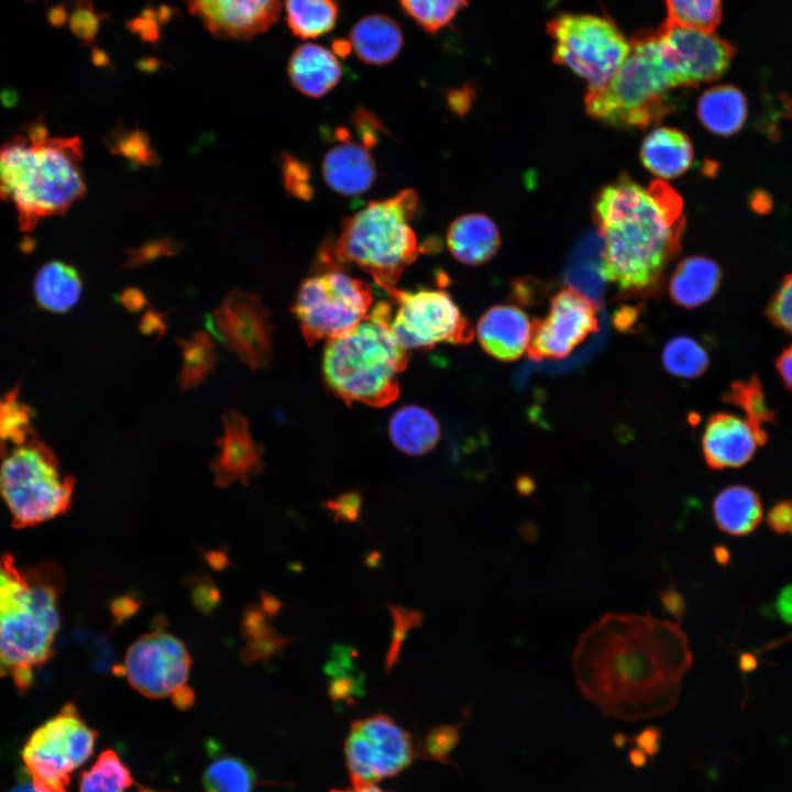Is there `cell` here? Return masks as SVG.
<instances>
[{
	"label": "cell",
	"instance_id": "1",
	"mask_svg": "<svg viewBox=\"0 0 792 792\" xmlns=\"http://www.w3.org/2000/svg\"><path fill=\"white\" fill-rule=\"evenodd\" d=\"M572 660L584 697L604 715L638 721L675 706L693 656L678 624L612 613L580 636Z\"/></svg>",
	"mask_w": 792,
	"mask_h": 792
},
{
	"label": "cell",
	"instance_id": "2",
	"mask_svg": "<svg viewBox=\"0 0 792 792\" xmlns=\"http://www.w3.org/2000/svg\"><path fill=\"white\" fill-rule=\"evenodd\" d=\"M602 240V271L624 296L660 288L685 227L683 201L663 180L641 186L628 175L603 187L593 204Z\"/></svg>",
	"mask_w": 792,
	"mask_h": 792
},
{
	"label": "cell",
	"instance_id": "3",
	"mask_svg": "<svg viewBox=\"0 0 792 792\" xmlns=\"http://www.w3.org/2000/svg\"><path fill=\"white\" fill-rule=\"evenodd\" d=\"M64 573L56 563L20 566L0 556V678L26 692L54 654Z\"/></svg>",
	"mask_w": 792,
	"mask_h": 792
},
{
	"label": "cell",
	"instance_id": "4",
	"mask_svg": "<svg viewBox=\"0 0 792 792\" xmlns=\"http://www.w3.org/2000/svg\"><path fill=\"white\" fill-rule=\"evenodd\" d=\"M77 136H50L42 122L28 124L0 147V199L18 212L19 228L65 213L87 191Z\"/></svg>",
	"mask_w": 792,
	"mask_h": 792
},
{
	"label": "cell",
	"instance_id": "5",
	"mask_svg": "<svg viewBox=\"0 0 792 792\" xmlns=\"http://www.w3.org/2000/svg\"><path fill=\"white\" fill-rule=\"evenodd\" d=\"M391 316L392 306L380 301L356 327L327 341L323 378L346 404L383 407L398 397L408 354L391 329Z\"/></svg>",
	"mask_w": 792,
	"mask_h": 792
},
{
	"label": "cell",
	"instance_id": "6",
	"mask_svg": "<svg viewBox=\"0 0 792 792\" xmlns=\"http://www.w3.org/2000/svg\"><path fill=\"white\" fill-rule=\"evenodd\" d=\"M417 206L414 189L371 201L343 221L331 252L334 260L356 265L386 292L395 288L418 255V241L409 224Z\"/></svg>",
	"mask_w": 792,
	"mask_h": 792
},
{
	"label": "cell",
	"instance_id": "7",
	"mask_svg": "<svg viewBox=\"0 0 792 792\" xmlns=\"http://www.w3.org/2000/svg\"><path fill=\"white\" fill-rule=\"evenodd\" d=\"M630 52L603 87L588 89V116L615 128H647L678 108L676 82L663 67L652 32L636 35Z\"/></svg>",
	"mask_w": 792,
	"mask_h": 792
},
{
	"label": "cell",
	"instance_id": "8",
	"mask_svg": "<svg viewBox=\"0 0 792 792\" xmlns=\"http://www.w3.org/2000/svg\"><path fill=\"white\" fill-rule=\"evenodd\" d=\"M75 479L63 476L54 451L36 436L11 448L0 464V495L15 528L33 527L66 513Z\"/></svg>",
	"mask_w": 792,
	"mask_h": 792
},
{
	"label": "cell",
	"instance_id": "9",
	"mask_svg": "<svg viewBox=\"0 0 792 792\" xmlns=\"http://www.w3.org/2000/svg\"><path fill=\"white\" fill-rule=\"evenodd\" d=\"M322 267L299 286L292 305L302 337L308 344L346 333L363 321L372 307L371 286L343 272L329 256L321 254Z\"/></svg>",
	"mask_w": 792,
	"mask_h": 792
},
{
	"label": "cell",
	"instance_id": "10",
	"mask_svg": "<svg viewBox=\"0 0 792 792\" xmlns=\"http://www.w3.org/2000/svg\"><path fill=\"white\" fill-rule=\"evenodd\" d=\"M553 40V62L566 66L588 82L606 85L627 58L631 43L608 18L561 13L547 24Z\"/></svg>",
	"mask_w": 792,
	"mask_h": 792
},
{
	"label": "cell",
	"instance_id": "11",
	"mask_svg": "<svg viewBox=\"0 0 792 792\" xmlns=\"http://www.w3.org/2000/svg\"><path fill=\"white\" fill-rule=\"evenodd\" d=\"M97 732L68 703L37 727L22 749L26 772L38 792H67L69 776L92 755Z\"/></svg>",
	"mask_w": 792,
	"mask_h": 792
},
{
	"label": "cell",
	"instance_id": "12",
	"mask_svg": "<svg viewBox=\"0 0 792 792\" xmlns=\"http://www.w3.org/2000/svg\"><path fill=\"white\" fill-rule=\"evenodd\" d=\"M396 311L391 329L405 349H429L438 343L465 344L473 329L451 296L440 289L387 292Z\"/></svg>",
	"mask_w": 792,
	"mask_h": 792
},
{
	"label": "cell",
	"instance_id": "13",
	"mask_svg": "<svg viewBox=\"0 0 792 792\" xmlns=\"http://www.w3.org/2000/svg\"><path fill=\"white\" fill-rule=\"evenodd\" d=\"M191 666L190 654L182 640L169 632L156 630L141 636L128 649L123 673L142 695L151 698L170 696L186 708L193 693L186 683Z\"/></svg>",
	"mask_w": 792,
	"mask_h": 792
},
{
	"label": "cell",
	"instance_id": "14",
	"mask_svg": "<svg viewBox=\"0 0 792 792\" xmlns=\"http://www.w3.org/2000/svg\"><path fill=\"white\" fill-rule=\"evenodd\" d=\"M352 785H367L394 777L414 758L410 735L386 715L355 721L344 743Z\"/></svg>",
	"mask_w": 792,
	"mask_h": 792
},
{
	"label": "cell",
	"instance_id": "15",
	"mask_svg": "<svg viewBox=\"0 0 792 792\" xmlns=\"http://www.w3.org/2000/svg\"><path fill=\"white\" fill-rule=\"evenodd\" d=\"M659 58L679 88H691L721 78L735 47L715 32L664 21L651 31Z\"/></svg>",
	"mask_w": 792,
	"mask_h": 792
},
{
	"label": "cell",
	"instance_id": "16",
	"mask_svg": "<svg viewBox=\"0 0 792 792\" xmlns=\"http://www.w3.org/2000/svg\"><path fill=\"white\" fill-rule=\"evenodd\" d=\"M210 321L221 343L251 370L270 365L273 326L270 311L257 295L243 290L229 293Z\"/></svg>",
	"mask_w": 792,
	"mask_h": 792
},
{
	"label": "cell",
	"instance_id": "17",
	"mask_svg": "<svg viewBox=\"0 0 792 792\" xmlns=\"http://www.w3.org/2000/svg\"><path fill=\"white\" fill-rule=\"evenodd\" d=\"M597 306L574 289L558 292L548 315L531 322L528 356L534 361L566 358L590 334L597 332Z\"/></svg>",
	"mask_w": 792,
	"mask_h": 792
},
{
	"label": "cell",
	"instance_id": "18",
	"mask_svg": "<svg viewBox=\"0 0 792 792\" xmlns=\"http://www.w3.org/2000/svg\"><path fill=\"white\" fill-rule=\"evenodd\" d=\"M190 13L211 34L249 40L265 32L279 18L282 0H186Z\"/></svg>",
	"mask_w": 792,
	"mask_h": 792
},
{
	"label": "cell",
	"instance_id": "19",
	"mask_svg": "<svg viewBox=\"0 0 792 792\" xmlns=\"http://www.w3.org/2000/svg\"><path fill=\"white\" fill-rule=\"evenodd\" d=\"M223 433L217 440L218 453L210 463L213 482L224 488L239 482L249 484L264 470L263 447L252 437L248 419L235 410L222 416Z\"/></svg>",
	"mask_w": 792,
	"mask_h": 792
},
{
	"label": "cell",
	"instance_id": "20",
	"mask_svg": "<svg viewBox=\"0 0 792 792\" xmlns=\"http://www.w3.org/2000/svg\"><path fill=\"white\" fill-rule=\"evenodd\" d=\"M767 440L746 418L719 411L710 416L705 424L702 451L713 470L740 468Z\"/></svg>",
	"mask_w": 792,
	"mask_h": 792
},
{
	"label": "cell",
	"instance_id": "21",
	"mask_svg": "<svg viewBox=\"0 0 792 792\" xmlns=\"http://www.w3.org/2000/svg\"><path fill=\"white\" fill-rule=\"evenodd\" d=\"M338 134L339 143L332 146L322 160V177L338 194L362 195L372 187L376 178V166L371 153L373 145L364 140H351L344 130Z\"/></svg>",
	"mask_w": 792,
	"mask_h": 792
},
{
	"label": "cell",
	"instance_id": "22",
	"mask_svg": "<svg viewBox=\"0 0 792 792\" xmlns=\"http://www.w3.org/2000/svg\"><path fill=\"white\" fill-rule=\"evenodd\" d=\"M483 350L499 361H515L528 349L531 322L513 305H497L484 312L476 326Z\"/></svg>",
	"mask_w": 792,
	"mask_h": 792
},
{
	"label": "cell",
	"instance_id": "23",
	"mask_svg": "<svg viewBox=\"0 0 792 792\" xmlns=\"http://www.w3.org/2000/svg\"><path fill=\"white\" fill-rule=\"evenodd\" d=\"M288 75L293 86L302 95L320 98L340 81L342 66L334 51L319 44L305 43L293 52Z\"/></svg>",
	"mask_w": 792,
	"mask_h": 792
},
{
	"label": "cell",
	"instance_id": "24",
	"mask_svg": "<svg viewBox=\"0 0 792 792\" xmlns=\"http://www.w3.org/2000/svg\"><path fill=\"white\" fill-rule=\"evenodd\" d=\"M447 244L460 263L480 265L496 254L501 246V237L491 218L483 213H468L451 223Z\"/></svg>",
	"mask_w": 792,
	"mask_h": 792
},
{
	"label": "cell",
	"instance_id": "25",
	"mask_svg": "<svg viewBox=\"0 0 792 792\" xmlns=\"http://www.w3.org/2000/svg\"><path fill=\"white\" fill-rule=\"evenodd\" d=\"M404 44L399 24L391 16L374 13L360 19L350 32V50L370 65H385L399 54Z\"/></svg>",
	"mask_w": 792,
	"mask_h": 792
},
{
	"label": "cell",
	"instance_id": "26",
	"mask_svg": "<svg viewBox=\"0 0 792 792\" xmlns=\"http://www.w3.org/2000/svg\"><path fill=\"white\" fill-rule=\"evenodd\" d=\"M640 158L654 176L671 179L689 169L693 145L686 134L672 128H658L644 140Z\"/></svg>",
	"mask_w": 792,
	"mask_h": 792
},
{
	"label": "cell",
	"instance_id": "27",
	"mask_svg": "<svg viewBox=\"0 0 792 792\" xmlns=\"http://www.w3.org/2000/svg\"><path fill=\"white\" fill-rule=\"evenodd\" d=\"M721 280L722 271L716 262L705 256H690L673 271L669 295L676 306L696 308L715 295Z\"/></svg>",
	"mask_w": 792,
	"mask_h": 792
},
{
	"label": "cell",
	"instance_id": "28",
	"mask_svg": "<svg viewBox=\"0 0 792 792\" xmlns=\"http://www.w3.org/2000/svg\"><path fill=\"white\" fill-rule=\"evenodd\" d=\"M747 100L740 89L733 85H719L705 90L698 101L696 113L706 130L729 136L737 133L746 122Z\"/></svg>",
	"mask_w": 792,
	"mask_h": 792
},
{
	"label": "cell",
	"instance_id": "29",
	"mask_svg": "<svg viewBox=\"0 0 792 792\" xmlns=\"http://www.w3.org/2000/svg\"><path fill=\"white\" fill-rule=\"evenodd\" d=\"M713 516L722 531L732 536H746L762 519L760 497L748 486H727L714 498Z\"/></svg>",
	"mask_w": 792,
	"mask_h": 792
},
{
	"label": "cell",
	"instance_id": "30",
	"mask_svg": "<svg viewBox=\"0 0 792 792\" xmlns=\"http://www.w3.org/2000/svg\"><path fill=\"white\" fill-rule=\"evenodd\" d=\"M33 290L41 308L62 314L78 302L82 282L73 265L52 261L44 264L36 273Z\"/></svg>",
	"mask_w": 792,
	"mask_h": 792
},
{
	"label": "cell",
	"instance_id": "31",
	"mask_svg": "<svg viewBox=\"0 0 792 792\" xmlns=\"http://www.w3.org/2000/svg\"><path fill=\"white\" fill-rule=\"evenodd\" d=\"M389 437L397 449L420 455L432 450L440 439L436 417L417 405H408L395 411L389 420Z\"/></svg>",
	"mask_w": 792,
	"mask_h": 792
},
{
	"label": "cell",
	"instance_id": "32",
	"mask_svg": "<svg viewBox=\"0 0 792 792\" xmlns=\"http://www.w3.org/2000/svg\"><path fill=\"white\" fill-rule=\"evenodd\" d=\"M569 288L582 294L597 307L605 278L602 271V240L590 234L573 252L565 272Z\"/></svg>",
	"mask_w": 792,
	"mask_h": 792
},
{
	"label": "cell",
	"instance_id": "33",
	"mask_svg": "<svg viewBox=\"0 0 792 792\" xmlns=\"http://www.w3.org/2000/svg\"><path fill=\"white\" fill-rule=\"evenodd\" d=\"M284 8L293 34L306 40L329 33L339 15L336 0H285Z\"/></svg>",
	"mask_w": 792,
	"mask_h": 792
},
{
	"label": "cell",
	"instance_id": "34",
	"mask_svg": "<svg viewBox=\"0 0 792 792\" xmlns=\"http://www.w3.org/2000/svg\"><path fill=\"white\" fill-rule=\"evenodd\" d=\"M183 364L178 376L180 391L200 385L213 371L218 361L216 345L205 331L195 332L189 339H179Z\"/></svg>",
	"mask_w": 792,
	"mask_h": 792
},
{
	"label": "cell",
	"instance_id": "35",
	"mask_svg": "<svg viewBox=\"0 0 792 792\" xmlns=\"http://www.w3.org/2000/svg\"><path fill=\"white\" fill-rule=\"evenodd\" d=\"M722 398L725 403L739 407L746 414L748 422L760 435L768 438L766 425L774 422L776 413L767 403L761 382L757 375L732 383Z\"/></svg>",
	"mask_w": 792,
	"mask_h": 792
},
{
	"label": "cell",
	"instance_id": "36",
	"mask_svg": "<svg viewBox=\"0 0 792 792\" xmlns=\"http://www.w3.org/2000/svg\"><path fill=\"white\" fill-rule=\"evenodd\" d=\"M32 409L19 399V388L0 398V458L9 446H20L36 436L32 426ZM12 447V448H13Z\"/></svg>",
	"mask_w": 792,
	"mask_h": 792
},
{
	"label": "cell",
	"instance_id": "37",
	"mask_svg": "<svg viewBox=\"0 0 792 792\" xmlns=\"http://www.w3.org/2000/svg\"><path fill=\"white\" fill-rule=\"evenodd\" d=\"M661 361L671 375L679 378H695L708 367L710 356L704 346L696 340L678 336L670 339L663 346Z\"/></svg>",
	"mask_w": 792,
	"mask_h": 792
},
{
	"label": "cell",
	"instance_id": "38",
	"mask_svg": "<svg viewBox=\"0 0 792 792\" xmlns=\"http://www.w3.org/2000/svg\"><path fill=\"white\" fill-rule=\"evenodd\" d=\"M133 783L129 769L112 750L103 751L80 778L79 792H125Z\"/></svg>",
	"mask_w": 792,
	"mask_h": 792
},
{
	"label": "cell",
	"instance_id": "39",
	"mask_svg": "<svg viewBox=\"0 0 792 792\" xmlns=\"http://www.w3.org/2000/svg\"><path fill=\"white\" fill-rule=\"evenodd\" d=\"M253 784V771L235 757L215 760L204 774L207 792H251Z\"/></svg>",
	"mask_w": 792,
	"mask_h": 792
},
{
	"label": "cell",
	"instance_id": "40",
	"mask_svg": "<svg viewBox=\"0 0 792 792\" xmlns=\"http://www.w3.org/2000/svg\"><path fill=\"white\" fill-rule=\"evenodd\" d=\"M666 21L714 32L722 19V0H666Z\"/></svg>",
	"mask_w": 792,
	"mask_h": 792
},
{
	"label": "cell",
	"instance_id": "41",
	"mask_svg": "<svg viewBox=\"0 0 792 792\" xmlns=\"http://www.w3.org/2000/svg\"><path fill=\"white\" fill-rule=\"evenodd\" d=\"M404 12L429 33L448 26L468 0H399Z\"/></svg>",
	"mask_w": 792,
	"mask_h": 792
},
{
	"label": "cell",
	"instance_id": "42",
	"mask_svg": "<svg viewBox=\"0 0 792 792\" xmlns=\"http://www.w3.org/2000/svg\"><path fill=\"white\" fill-rule=\"evenodd\" d=\"M108 145L116 155L133 164L150 166L158 163L147 134L141 130H116L111 133Z\"/></svg>",
	"mask_w": 792,
	"mask_h": 792
},
{
	"label": "cell",
	"instance_id": "43",
	"mask_svg": "<svg viewBox=\"0 0 792 792\" xmlns=\"http://www.w3.org/2000/svg\"><path fill=\"white\" fill-rule=\"evenodd\" d=\"M389 610L394 623V629L385 660L387 672H389L396 664L407 632L410 629L420 626L422 622V614L419 610L408 609L395 605H389Z\"/></svg>",
	"mask_w": 792,
	"mask_h": 792
},
{
	"label": "cell",
	"instance_id": "44",
	"mask_svg": "<svg viewBox=\"0 0 792 792\" xmlns=\"http://www.w3.org/2000/svg\"><path fill=\"white\" fill-rule=\"evenodd\" d=\"M280 168L285 188L295 197L308 200L312 196V188L306 164L288 153H283Z\"/></svg>",
	"mask_w": 792,
	"mask_h": 792
},
{
	"label": "cell",
	"instance_id": "45",
	"mask_svg": "<svg viewBox=\"0 0 792 792\" xmlns=\"http://www.w3.org/2000/svg\"><path fill=\"white\" fill-rule=\"evenodd\" d=\"M766 315L774 326L792 334V274L783 278L769 300Z\"/></svg>",
	"mask_w": 792,
	"mask_h": 792
},
{
	"label": "cell",
	"instance_id": "46",
	"mask_svg": "<svg viewBox=\"0 0 792 792\" xmlns=\"http://www.w3.org/2000/svg\"><path fill=\"white\" fill-rule=\"evenodd\" d=\"M458 740L455 727L441 726L431 730L426 740V749L431 757H446Z\"/></svg>",
	"mask_w": 792,
	"mask_h": 792
},
{
	"label": "cell",
	"instance_id": "47",
	"mask_svg": "<svg viewBox=\"0 0 792 792\" xmlns=\"http://www.w3.org/2000/svg\"><path fill=\"white\" fill-rule=\"evenodd\" d=\"M328 508L334 513L336 520L353 522L359 519L361 496L351 492L340 495L337 499L328 502Z\"/></svg>",
	"mask_w": 792,
	"mask_h": 792
},
{
	"label": "cell",
	"instance_id": "48",
	"mask_svg": "<svg viewBox=\"0 0 792 792\" xmlns=\"http://www.w3.org/2000/svg\"><path fill=\"white\" fill-rule=\"evenodd\" d=\"M767 524L779 535L792 536V499L774 504L767 514Z\"/></svg>",
	"mask_w": 792,
	"mask_h": 792
},
{
	"label": "cell",
	"instance_id": "49",
	"mask_svg": "<svg viewBox=\"0 0 792 792\" xmlns=\"http://www.w3.org/2000/svg\"><path fill=\"white\" fill-rule=\"evenodd\" d=\"M329 686V694L333 701L350 700L353 695L361 692V679H354L351 675H344L343 670L336 672Z\"/></svg>",
	"mask_w": 792,
	"mask_h": 792
},
{
	"label": "cell",
	"instance_id": "50",
	"mask_svg": "<svg viewBox=\"0 0 792 792\" xmlns=\"http://www.w3.org/2000/svg\"><path fill=\"white\" fill-rule=\"evenodd\" d=\"M658 596L663 609L681 622L685 613V598L671 583L666 588L658 591Z\"/></svg>",
	"mask_w": 792,
	"mask_h": 792
},
{
	"label": "cell",
	"instance_id": "51",
	"mask_svg": "<svg viewBox=\"0 0 792 792\" xmlns=\"http://www.w3.org/2000/svg\"><path fill=\"white\" fill-rule=\"evenodd\" d=\"M776 367L785 387L792 392V343L777 358Z\"/></svg>",
	"mask_w": 792,
	"mask_h": 792
},
{
	"label": "cell",
	"instance_id": "52",
	"mask_svg": "<svg viewBox=\"0 0 792 792\" xmlns=\"http://www.w3.org/2000/svg\"><path fill=\"white\" fill-rule=\"evenodd\" d=\"M774 607L783 622L792 624V584L784 586L780 591Z\"/></svg>",
	"mask_w": 792,
	"mask_h": 792
},
{
	"label": "cell",
	"instance_id": "53",
	"mask_svg": "<svg viewBox=\"0 0 792 792\" xmlns=\"http://www.w3.org/2000/svg\"><path fill=\"white\" fill-rule=\"evenodd\" d=\"M141 326L142 331L145 333H152L153 331L160 332L162 329H165L163 317L154 311H148L144 316Z\"/></svg>",
	"mask_w": 792,
	"mask_h": 792
},
{
	"label": "cell",
	"instance_id": "54",
	"mask_svg": "<svg viewBox=\"0 0 792 792\" xmlns=\"http://www.w3.org/2000/svg\"><path fill=\"white\" fill-rule=\"evenodd\" d=\"M122 300L125 307L132 311L141 309L146 302L145 297L138 289L125 290Z\"/></svg>",
	"mask_w": 792,
	"mask_h": 792
},
{
	"label": "cell",
	"instance_id": "55",
	"mask_svg": "<svg viewBox=\"0 0 792 792\" xmlns=\"http://www.w3.org/2000/svg\"><path fill=\"white\" fill-rule=\"evenodd\" d=\"M659 737V733L654 728H648L645 729L638 737V743L640 747L647 749L649 752H651L652 748H654L657 740Z\"/></svg>",
	"mask_w": 792,
	"mask_h": 792
},
{
	"label": "cell",
	"instance_id": "56",
	"mask_svg": "<svg viewBox=\"0 0 792 792\" xmlns=\"http://www.w3.org/2000/svg\"><path fill=\"white\" fill-rule=\"evenodd\" d=\"M635 311L632 309L620 310L615 316V326L622 330H626L635 321Z\"/></svg>",
	"mask_w": 792,
	"mask_h": 792
},
{
	"label": "cell",
	"instance_id": "57",
	"mask_svg": "<svg viewBox=\"0 0 792 792\" xmlns=\"http://www.w3.org/2000/svg\"><path fill=\"white\" fill-rule=\"evenodd\" d=\"M331 792H388V791H384L375 784H367V785H359V787L352 785L349 789H340V790L336 789Z\"/></svg>",
	"mask_w": 792,
	"mask_h": 792
},
{
	"label": "cell",
	"instance_id": "58",
	"mask_svg": "<svg viewBox=\"0 0 792 792\" xmlns=\"http://www.w3.org/2000/svg\"><path fill=\"white\" fill-rule=\"evenodd\" d=\"M10 792H38V791L34 788V785L30 779V780L20 782L14 788H12L10 790Z\"/></svg>",
	"mask_w": 792,
	"mask_h": 792
},
{
	"label": "cell",
	"instance_id": "59",
	"mask_svg": "<svg viewBox=\"0 0 792 792\" xmlns=\"http://www.w3.org/2000/svg\"><path fill=\"white\" fill-rule=\"evenodd\" d=\"M739 663L743 671H749L756 667L755 658L748 653L741 656Z\"/></svg>",
	"mask_w": 792,
	"mask_h": 792
},
{
	"label": "cell",
	"instance_id": "60",
	"mask_svg": "<svg viewBox=\"0 0 792 792\" xmlns=\"http://www.w3.org/2000/svg\"><path fill=\"white\" fill-rule=\"evenodd\" d=\"M715 558L719 563H726L729 559L728 551L724 547H716L714 549Z\"/></svg>",
	"mask_w": 792,
	"mask_h": 792
},
{
	"label": "cell",
	"instance_id": "61",
	"mask_svg": "<svg viewBox=\"0 0 792 792\" xmlns=\"http://www.w3.org/2000/svg\"><path fill=\"white\" fill-rule=\"evenodd\" d=\"M140 792H154V791H150V790H144V789H142Z\"/></svg>",
	"mask_w": 792,
	"mask_h": 792
}]
</instances>
